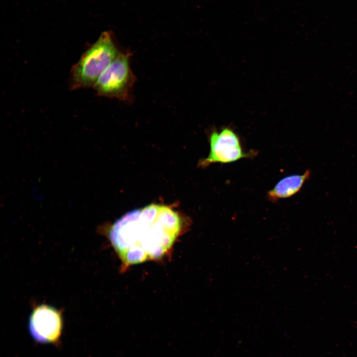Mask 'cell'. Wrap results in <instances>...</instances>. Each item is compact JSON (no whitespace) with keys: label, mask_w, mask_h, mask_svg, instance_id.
Returning <instances> with one entry per match:
<instances>
[{"label":"cell","mask_w":357,"mask_h":357,"mask_svg":"<svg viewBox=\"0 0 357 357\" xmlns=\"http://www.w3.org/2000/svg\"><path fill=\"white\" fill-rule=\"evenodd\" d=\"M29 328L33 338L41 343H54L59 339L62 329L61 313L46 304L36 306L29 320Z\"/></svg>","instance_id":"5"},{"label":"cell","mask_w":357,"mask_h":357,"mask_svg":"<svg viewBox=\"0 0 357 357\" xmlns=\"http://www.w3.org/2000/svg\"><path fill=\"white\" fill-rule=\"evenodd\" d=\"M183 220L171 206L151 204L118 219L106 234L124 267L162 258L182 230Z\"/></svg>","instance_id":"1"},{"label":"cell","mask_w":357,"mask_h":357,"mask_svg":"<svg viewBox=\"0 0 357 357\" xmlns=\"http://www.w3.org/2000/svg\"><path fill=\"white\" fill-rule=\"evenodd\" d=\"M310 176L307 170L302 174L292 175L280 179L267 193V198L272 202L289 198L297 193Z\"/></svg>","instance_id":"6"},{"label":"cell","mask_w":357,"mask_h":357,"mask_svg":"<svg viewBox=\"0 0 357 357\" xmlns=\"http://www.w3.org/2000/svg\"><path fill=\"white\" fill-rule=\"evenodd\" d=\"M120 53L111 32L102 33L72 67L70 88H93L101 74Z\"/></svg>","instance_id":"2"},{"label":"cell","mask_w":357,"mask_h":357,"mask_svg":"<svg viewBox=\"0 0 357 357\" xmlns=\"http://www.w3.org/2000/svg\"><path fill=\"white\" fill-rule=\"evenodd\" d=\"M130 54L120 53L100 76L93 88L99 96L129 102L135 77L129 65Z\"/></svg>","instance_id":"4"},{"label":"cell","mask_w":357,"mask_h":357,"mask_svg":"<svg viewBox=\"0 0 357 357\" xmlns=\"http://www.w3.org/2000/svg\"><path fill=\"white\" fill-rule=\"evenodd\" d=\"M207 134L209 153L206 158L199 161V167L206 168L214 163H230L242 159L253 158L257 154L256 151L244 149L240 136L230 125L219 129L212 127Z\"/></svg>","instance_id":"3"}]
</instances>
